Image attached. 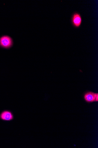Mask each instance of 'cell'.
<instances>
[{"label":"cell","instance_id":"cell-1","mask_svg":"<svg viewBox=\"0 0 98 148\" xmlns=\"http://www.w3.org/2000/svg\"><path fill=\"white\" fill-rule=\"evenodd\" d=\"M71 22L74 28H79L82 22V18L80 13L77 12H74L71 17Z\"/></svg>","mask_w":98,"mask_h":148},{"label":"cell","instance_id":"cell-2","mask_svg":"<svg viewBox=\"0 0 98 148\" xmlns=\"http://www.w3.org/2000/svg\"><path fill=\"white\" fill-rule=\"evenodd\" d=\"M11 38L7 36H3L0 38V46L5 48H9L12 45Z\"/></svg>","mask_w":98,"mask_h":148},{"label":"cell","instance_id":"cell-3","mask_svg":"<svg viewBox=\"0 0 98 148\" xmlns=\"http://www.w3.org/2000/svg\"><path fill=\"white\" fill-rule=\"evenodd\" d=\"M95 93L91 91L87 92L84 94V99L88 103H91L95 102Z\"/></svg>","mask_w":98,"mask_h":148},{"label":"cell","instance_id":"cell-4","mask_svg":"<svg viewBox=\"0 0 98 148\" xmlns=\"http://www.w3.org/2000/svg\"><path fill=\"white\" fill-rule=\"evenodd\" d=\"M14 116L10 111L5 110L0 114V119L5 121H10L13 119Z\"/></svg>","mask_w":98,"mask_h":148},{"label":"cell","instance_id":"cell-5","mask_svg":"<svg viewBox=\"0 0 98 148\" xmlns=\"http://www.w3.org/2000/svg\"><path fill=\"white\" fill-rule=\"evenodd\" d=\"M95 101L97 102L98 101V93H95Z\"/></svg>","mask_w":98,"mask_h":148}]
</instances>
